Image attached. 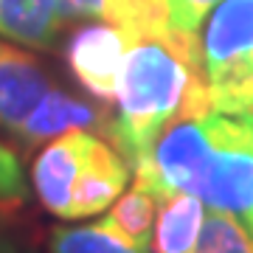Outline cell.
I'll return each mask as SVG.
<instances>
[{"mask_svg":"<svg viewBox=\"0 0 253 253\" xmlns=\"http://www.w3.org/2000/svg\"><path fill=\"white\" fill-rule=\"evenodd\" d=\"M208 84L200 62V37H141L126 54L107 121V141L135 166L163 126L180 113H208Z\"/></svg>","mask_w":253,"mask_h":253,"instance_id":"cell-1","label":"cell"},{"mask_svg":"<svg viewBox=\"0 0 253 253\" xmlns=\"http://www.w3.org/2000/svg\"><path fill=\"white\" fill-rule=\"evenodd\" d=\"M211 107L253 121V0H222L200 28Z\"/></svg>","mask_w":253,"mask_h":253,"instance_id":"cell-2","label":"cell"},{"mask_svg":"<svg viewBox=\"0 0 253 253\" xmlns=\"http://www.w3.org/2000/svg\"><path fill=\"white\" fill-rule=\"evenodd\" d=\"M197 197L211 211L253 219V121L211 113V155Z\"/></svg>","mask_w":253,"mask_h":253,"instance_id":"cell-3","label":"cell"},{"mask_svg":"<svg viewBox=\"0 0 253 253\" xmlns=\"http://www.w3.org/2000/svg\"><path fill=\"white\" fill-rule=\"evenodd\" d=\"M135 37L124 28L93 20L76 28L65 48V62L82 90L90 93L96 101H116L121 71Z\"/></svg>","mask_w":253,"mask_h":253,"instance_id":"cell-4","label":"cell"},{"mask_svg":"<svg viewBox=\"0 0 253 253\" xmlns=\"http://www.w3.org/2000/svg\"><path fill=\"white\" fill-rule=\"evenodd\" d=\"M93 141H96V135L90 129H73V132L54 138L37 155L34 166H31V186H34L40 206L48 214L68 219L73 183H76L82 166L90 155Z\"/></svg>","mask_w":253,"mask_h":253,"instance_id":"cell-5","label":"cell"},{"mask_svg":"<svg viewBox=\"0 0 253 253\" xmlns=\"http://www.w3.org/2000/svg\"><path fill=\"white\" fill-rule=\"evenodd\" d=\"M48 90L51 79L45 68L28 51L0 40V129L14 135Z\"/></svg>","mask_w":253,"mask_h":253,"instance_id":"cell-6","label":"cell"},{"mask_svg":"<svg viewBox=\"0 0 253 253\" xmlns=\"http://www.w3.org/2000/svg\"><path fill=\"white\" fill-rule=\"evenodd\" d=\"M126 180H129L126 158L110 141L96 138L79 177L73 183L68 219H84V217H96L101 211H107L121 197Z\"/></svg>","mask_w":253,"mask_h":253,"instance_id":"cell-7","label":"cell"},{"mask_svg":"<svg viewBox=\"0 0 253 253\" xmlns=\"http://www.w3.org/2000/svg\"><path fill=\"white\" fill-rule=\"evenodd\" d=\"M107 121L110 118L101 116L93 104L51 87L31 110V116L20 124L14 138H20L23 144H42L73 129H107Z\"/></svg>","mask_w":253,"mask_h":253,"instance_id":"cell-8","label":"cell"},{"mask_svg":"<svg viewBox=\"0 0 253 253\" xmlns=\"http://www.w3.org/2000/svg\"><path fill=\"white\" fill-rule=\"evenodd\" d=\"M65 17L59 0H0V40L23 48H54Z\"/></svg>","mask_w":253,"mask_h":253,"instance_id":"cell-9","label":"cell"},{"mask_svg":"<svg viewBox=\"0 0 253 253\" xmlns=\"http://www.w3.org/2000/svg\"><path fill=\"white\" fill-rule=\"evenodd\" d=\"M203 219V200L194 194L174 191L161 197L146 253H194Z\"/></svg>","mask_w":253,"mask_h":253,"instance_id":"cell-10","label":"cell"},{"mask_svg":"<svg viewBox=\"0 0 253 253\" xmlns=\"http://www.w3.org/2000/svg\"><path fill=\"white\" fill-rule=\"evenodd\" d=\"M155 214H158V197L132 180V186L121 191V197L107 208V214L101 219L110 228H116L138 253H146L152 225H155Z\"/></svg>","mask_w":253,"mask_h":253,"instance_id":"cell-11","label":"cell"},{"mask_svg":"<svg viewBox=\"0 0 253 253\" xmlns=\"http://www.w3.org/2000/svg\"><path fill=\"white\" fill-rule=\"evenodd\" d=\"M48 253H138L116 228L104 219L90 225L54 228L48 236Z\"/></svg>","mask_w":253,"mask_h":253,"instance_id":"cell-12","label":"cell"},{"mask_svg":"<svg viewBox=\"0 0 253 253\" xmlns=\"http://www.w3.org/2000/svg\"><path fill=\"white\" fill-rule=\"evenodd\" d=\"M194 253H253V234L234 214L211 211L203 219Z\"/></svg>","mask_w":253,"mask_h":253,"instance_id":"cell-13","label":"cell"},{"mask_svg":"<svg viewBox=\"0 0 253 253\" xmlns=\"http://www.w3.org/2000/svg\"><path fill=\"white\" fill-rule=\"evenodd\" d=\"M222 0H169V20L172 28L180 34L200 37L206 17L217 9Z\"/></svg>","mask_w":253,"mask_h":253,"instance_id":"cell-14","label":"cell"},{"mask_svg":"<svg viewBox=\"0 0 253 253\" xmlns=\"http://www.w3.org/2000/svg\"><path fill=\"white\" fill-rule=\"evenodd\" d=\"M26 197V174L17 155L0 144V203H23Z\"/></svg>","mask_w":253,"mask_h":253,"instance_id":"cell-15","label":"cell"},{"mask_svg":"<svg viewBox=\"0 0 253 253\" xmlns=\"http://www.w3.org/2000/svg\"><path fill=\"white\" fill-rule=\"evenodd\" d=\"M0 253H34V251H31L23 239L11 236L9 231H3V234H0Z\"/></svg>","mask_w":253,"mask_h":253,"instance_id":"cell-16","label":"cell"},{"mask_svg":"<svg viewBox=\"0 0 253 253\" xmlns=\"http://www.w3.org/2000/svg\"><path fill=\"white\" fill-rule=\"evenodd\" d=\"M17 211H20V203H0V234L11 231V225L17 222Z\"/></svg>","mask_w":253,"mask_h":253,"instance_id":"cell-17","label":"cell"},{"mask_svg":"<svg viewBox=\"0 0 253 253\" xmlns=\"http://www.w3.org/2000/svg\"><path fill=\"white\" fill-rule=\"evenodd\" d=\"M248 228H251V234H253V219H251V225H248Z\"/></svg>","mask_w":253,"mask_h":253,"instance_id":"cell-18","label":"cell"}]
</instances>
